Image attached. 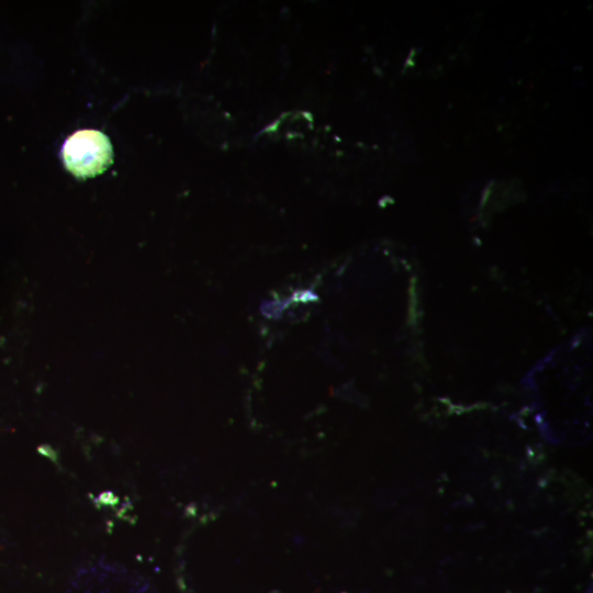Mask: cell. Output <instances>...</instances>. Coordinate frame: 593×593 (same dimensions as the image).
I'll use <instances>...</instances> for the list:
<instances>
[{"label": "cell", "mask_w": 593, "mask_h": 593, "mask_svg": "<svg viewBox=\"0 0 593 593\" xmlns=\"http://www.w3.org/2000/svg\"><path fill=\"white\" fill-rule=\"evenodd\" d=\"M112 146L97 130H79L64 143L61 157L68 171L78 178L94 177L112 163Z\"/></svg>", "instance_id": "6da1fadb"}]
</instances>
